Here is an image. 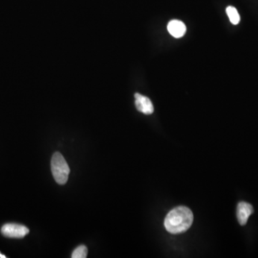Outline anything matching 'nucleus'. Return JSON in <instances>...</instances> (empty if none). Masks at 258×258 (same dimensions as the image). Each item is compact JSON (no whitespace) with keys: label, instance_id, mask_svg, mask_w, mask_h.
<instances>
[{"label":"nucleus","instance_id":"nucleus-1","mask_svg":"<svg viewBox=\"0 0 258 258\" xmlns=\"http://www.w3.org/2000/svg\"><path fill=\"white\" fill-rule=\"evenodd\" d=\"M193 214L189 208L180 206L168 212L165 220L166 230L171 234L186 232L193 222Z\"/></svg>","mask_w":258,"mask_h":258},{"label":"nucleus","instance_id":"nucleus-2","mask_svg":"<svg viewBox=\"0 0 258 258\" xmlns=\"http://www.w3.org/2000/svg\"><path fill=\"white\" fill-rule=\"evenodd\" d=\"M51 169L53 177L58 184H66L70 174V168L60 153L55 152L53 154L51 160Z\"/></svg>","mask_w":258,"mask_h":258},{"label":"nucleus","instance_id":"nucleus-3","mask_svg":"<svg viewBox=\"0 0 258 258\" xmlns=\"http://www.w3.org/2000/svg\"><path fill=\"white\" fill-rule=\"evenodd\" d=\"M29 232L30 230L25 226L14 223L4 224L1 229V234L10 238H23Z\"/></svg>","mask_w":258,"mask_h":258},{"label":"nucleus","instance_id":"nucleus-4","mask_svg":"<svg viewBox=\"0 0 258 258\" xmlns=\"http://www.w3.org/2000/svg\"><path fill=\"white\" fill-rule=\"evenodd\" d=\"M135 106L139 111L146 115H150L154 112V106L151 100L139 93L135 94Z\"/></svg>","mask_w":258,"mask_h":258},{"label":"nucleus","instance_id":"nucleus-5","mask_svg":"<svg viewBox=\"0 0 258 258\" xmlns=\"http://www.w3.org/2000/svg\"><path fill=\"white\" fill-rule=\"evenodd\" d=\"M254 212L253 206L245 202H241L237 207V217L240 224L242 226L247 224L250 215Z\"/></svg>","mask_w":258,"mask_h":258},{"label":"nucleus","instance_id":"nucleus-6","mask_svg":"<svg viewBox=\"0 0 258 258\" xmlns=\"http://www.w3.org/2000/svg\"><path fill=\"white\" fill-rule=\"evenodd\" d=\"M167 29L168 33L175 38H180L184 36L186 31V25L182 21L174 19L168 22Z\"/></svg>","mask_w":258,"mask_h":258},{"label":"nucleus","instance_id":"nucleus-7","mask_svg":"<svg viewBox=\"0 0 258 258\" xmlns=\"http://www.w3.org/2000/svg\"><path fill=\"white\" fill-rule=\"evenodd\" d=\"M226 13H227V16L229 17L230 22L233 25H238L240 21V17L239 13L235 7L229 6L226 9Z\"/></svg>","mask_w":258,"mask_h":258},{"label":"nucleus","instance_id":"nucleus-8","mask_svg":"<svg viewBox=\"0 0 258 258\" xmlns=\"http://www.w3.org/2000/svg\"><path fill=\"white\" fill-rule=\"evenodd\" d=\"M87 247L85 245H80L74 250L71 257L73 258H86L87 257Z\"/></svg>","mask_w":258,"mask_h":258}]
</instances>
